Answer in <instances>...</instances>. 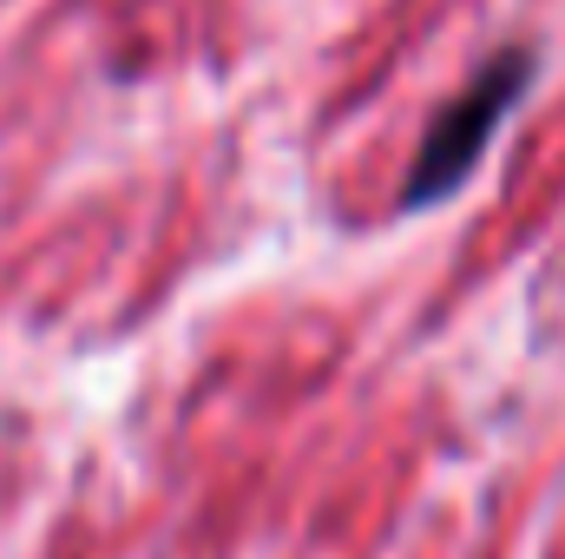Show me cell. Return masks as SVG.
<instances>
[{"label":"cell","instance_id":"cell-1","mask_svg":"<svg viewBox=\"0 0 565 559\" xmlns=\"http://www.w3.org/2000/svg\"><path fill=\"white\" fill-rule=\"evenodd\" d=\"M540 80V53L533 46H500L434 119H427L422 145H415V165H408V184H402V211H434L447 204L473 171L480 158L493 151L500 126L520 113V99L533 93Z\"/></svg>","mask_w":565,"mask_h":559}]
</instances>
